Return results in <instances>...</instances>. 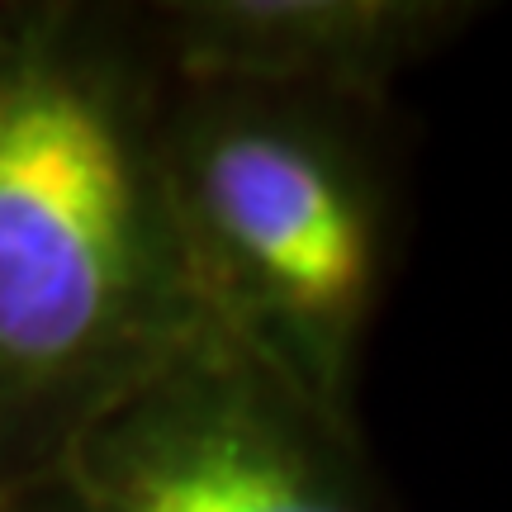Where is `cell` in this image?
<instances>
[{
	"mask_svg": "<svg viewBox=\"0 0 512 512\" xmlns=\"http://www.w3.org/2000/svg\"><path fill=\"white\" fill-rule=\"evenodd\" d=\"M29 512H384L356 427L204 323L19 479Z\"/></svg>",
	"mask_w": 512,
	"mask_h": 512,
	"instance_id": "obj_3",
	"label": "cell"
},
{
	"mask_svg": "<svg viewBox=\"0 0 512 512\" xmlns=\"http://www.w3.org/2000/svg\"><path fill=\"white\" fill-rule=\"evenodd\" d=\"M157 15L181 86L370 105L465 10L441 0H190Z\"/></svg>",
	"mask_w": 512,
	"mask_h": 512,
	"instance_id": "obj_4",
	"label": "cell"
},
{
	"mask_svg": "<svg viewBox=\"0 0 512 512\" xmlns=\"http://www.w3.org/2000/svg\"><path fill=\"white\" fill-rule=\"evenodd\" d=\"M162 100L72 5L0 38V437L34 465L86 408L214 323L157 157Z\"/></svg>",
	"mask_w": 512,
	"mask_h": 512,
	"instance_id": "obj_1",
	"label": "cell"
},
{
	"mask_svg": "<svg viewBox=\"0 0 512 512\" xmlns=\"http://www.w3.org/2000/svg\"><path fill=\"white\" fill-rule=\"evenodd\" d=\"M19 15H24V5H0V38L10 34V29H15Z\"/></svg>",
	"mask_w": 512,
	"mask_h": 512,
	"instance_id": "obj_5",
	"label": "cell"
},
{
	"mask_svg": "<svg viewBox=\"0 0 512 512\" xmlns=\"http://www.w3.org/2000/svg\"><path fill=\"white\" fill-rule=\"evenodd\" d=\"M157 157L204 313L351 422L389 271V195L351 105L181 86L162 105Z\"/></svg>",
	"mask_w": 512,
	"mask_h": 512,
	"instance_id": "obj_2",
	"label": "cell"
}]
</instances>
